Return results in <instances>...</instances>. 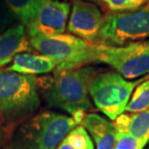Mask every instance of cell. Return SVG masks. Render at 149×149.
<instances>
[{
    "label": "cell",
    "instance_id": "6da1fadb",
    "mask_svg": "<svg viewBox=\"0 0 149 149\" xmlns=\"http://www.w3.org/2000/svg\"><path fill=\"white\" fill-rule=\"evenodd\" d=\"M98 73L92 66L55 69L52 76L37 79L39 93L52 108L66 111L77 124L94 109L89 85Z\"/></svg>",
    "mask_w": 149,
    "mask_h": 149
},
{
    "label": "cell",
    "instance_id": "7a4b0ae2",
    "mask_svg": "<svg viewBox=\"0 0 149 149\" xmlns=\"http://www.w3.org/2000/svg\"><path fill=\"white\" fill-rule=\"evenodd\" d=\"M77 125L69 115L54 111L41 112L22 122L4 149H56Z\"/></svg>",
    "mask_w": 149,
    "mask_h": 149
},
{
    "label": "cell",
    "instance_id": "3957f363",
    "mask_svg": "<svg viewBox=\"0 0 149 149\" xmlns=\"http://www.w3.org/2000/svg\"><path fill=\"white\" fill-rule=\"evenodd\" d=\"M37 77L0 70V113L8 122L27 118L40 108Z\"/></svg>",
    "mask_w": 149,
    "mask_h": 149
},
{
    "label": "cell",
    "instance_id": "277c9868",
    "mask_svg": "<svg viewBox=\"0 0 149 149\" xmlns=\"http://www.w3.org/2000/svg\"><path fill=\"white\" fill-rule=\"evenodd\" d=\"M32 49L54 59L56 69H74L97 63V44L82 40L73 34L28 38Z\"/></svg>",
    "mask_w": 149,
    "mask_h": 149
},
{
    "label": "cell",
    "instance_id": "5b68a950",
    "mask_svg": "<svg viewBox=\"0 0 149 149\" xmlns=\"http://www.w3.org/2000/svg\"><path fill=\"white\" fill-rule=\"evenodd\" d=\"M149 77V74L129 80L117 72L99 73L89 85V95L98 111L114 121L125 111L136 87Z\"/></svg>",
    "mask_w": 149,
    "mask_h": 149
},
{
    "label": "cell",
    "instance_id": "8992f818",
    "mask_svg": "<svg viewBox=\"0 0 149 149\" xmlns=\"http://www.w3.org/2000/svg\"><path fill=\"white\" fill-rule=\"evenodd\" d=\"M149 38V1L138 10L109 13L103 19L99 43L120 47Z\"/></svg>",
    "mask_w": 149,
    "mask_h": 149
},
{
    "label": "cell",
    "instance_id": "52a82bcc",
    "mask_svg": "<svg viewBox=\"0 0 149 149\" xmlns=\"http://www.w3.org/2000/svg\"><path fill=\"white\" fill-rule=\"evenodd\" d=\"M97 63H104L127 79L149 74V39L120 47L97 44Z\"/></svg>",
    "mask_w": 149,
    "mask_h": 149
},
{
    "label": "cell",
    "instance_id": "ba28073f",
    "mask_svg": "<svg viewBox=\"0 0 149 149\" xmlns=\"http://www.w3.org/2000/svg\"><path fill=\"white\" fill-rule=\"evenodd\" d=\"M70 10L69 2L45 0L34 22L26 28L28 38L63 34L67 27Z\"/></svg>",
    "mask_w": 149,
    "mask_h": 149
},
{
    "label": "cell",
    "instance_id": "9c48e42d",
    "mask_svg": "<svg viewBox=\"0 0 149 149\" xmlns=\"http://www.w3.org/2000/svg\"><path fill=\"white\" fill-rule=\"evenodd\" d=\"M103 19L104 16L98 6L83 0H74L67 30L82 40L98 44Z\"/></svg>",
    "mask_w": 149,
    "mask_h": 149
},
{
    "label": "cell",
    "instance_id": "30bf717a",
    "mask_svg": "<svg viewBox=\"0 0 149 149\" xmlns=\"http://www.w3.org/2000/svg\"><path fill=\"white\" fill-rule=\"evenodd\" d=\"M92 136L96 149H113L117 141V132L113 122L97 113H86L80 122Z\"/></svg>",
    "mask_w": 149,
    "mask_h": 149
},
{
    "label": "cell",
    "instance_id": "8fae6325",
    "mask_svg": "<svg viewBox=\"0 0 149 149\" xmlns=\"http://www.w3.org/2000/svg\"><path fill=\"white\" fill-rule=\"evenodd\" d=\"M30 49L24 25L19 24L5 30L0 34V68L13 61L17 54Z\"/></svg>",
    "mask_w": 149,
    "mask_h": 149
},
{
    "label": "cell",
    "instance_id": "7c38bea8",
    "mask_svg": "<svg viewBox=\"0 0 149 149\" xmlns=\"http://www.w3.org/2000/svg\"><path fill=\"white\" fill-rule=\"evenodd\" d=\"M57 68L54 59L45 54L22 52L17 54L12 61V65L7 68L8 71L23 74H45L53 72Z\"/></svg>",
    "mask_w": 149,
    "mask_h": 149
},
{
    "label": "cell",
    "instance_id": "4fadbf2b",
    "mask_svg": "<svg viewBox=\"0 0 149 149\" xmlns=\"http://www.w3.org/2000/svg\"><path fill=\"white\" fill-rule=\"evenodd\" d=\"M116 132L125 133L149 142V109L139 113H122L113 121Z\"/></svg>",
    "mask_w": 149,
    "mask_h": 149
},
{
    "label": "cell",
    "instance_id": "5bb4252c",
    "mask_svg": "<svg viewBox=\"0 0 149 149\" xmlns=\"http://www.w3.org/2000/svg\"><path fill=\"white\" fill-rule=\"evenodd\" d=\"M10 10L25 28L34 22L45 0H4Z\"/></svg>",
    "mask_w": 149,
    "mask_h": 149
},
{
    "label": "cell",
    "instance_id": "9a60e30c",
    "mask_svg": "<svg viewBox=\"0 0 149 149\" xmlns=\"http://www.w3.org/2000/svg\"><path fill=\"white\" fill-rule=\"evenodd\" d=\"M56 149H94V144L87 131L77 125L67 134Z\"/></svg>",
    "mask_w": 149,
    "mask_h": 149
},
{
    "label": "cell",
    "instance_id": "2e32d148",
    "mask_svg": "<svg viewBox=\"0 0 149 149\" xmlns=\"http://www.w3.org/2000/svg\"><path fill=\"white\" fill-rule=\"evenodd\" d=\"M147 109H149V77L136 87L125 111L139 113Z\"/></svg>",
    "mask_w": 149,
    "mask_h": 149
},
{
    "label": "cell",
    "instance_id": "e0dca14e",
    "mask_svg": "<svg viewBox=\"0 0 149 149\" xmlns=\"http://www.w3.org/2000/svg\"><path fill=\"white\" fill-rule=\"evenodd\" d=\"M113 13H124L138 10L149 0H101Z\"/></svg>",
    "mask_w": 149,
    "mask_h": 149
},
{
    "label": "cell",
    "instance_id": "ac0fdd59",
    "mask_svg": "<svg viewBox=\"0 0 149 149\" xmlns=\"http://www.w3.org/2000/svg\"><path fill=\"white\" fill-rule=\"evenodd\" d=\"M146 143L139 139L125 133L117 134V141L113 149H143Z\"/></svg>",
    "mask_w": 149,
    "mask_h": 149
},
{
    "label": "cell",
    "instance_id": "d6986e66",
    "mask_svg": "<svg viewBox=\"0 0 149 149\" xmlns=\"http://www.w3.org/2000/svg\"><path fill=\"white\" fill-rule=\"evenodd\" d=\"M5 26H6L5 19H4V17H3L2 13L0 12V34H1V32L3 31V29L5 28Z\"/></svg>",
    "mask_w": 149,
    "mask_h": 149
},
{
    "label": "cell",
    "instance_id": "ffe728a7",
    "mask_svg": "<svg viewBox=\"0 0 149 149\" xmlns=\"http://www.w3.org/2000/svg\"><path fill=\"white\" fill-rule=\"evenodd\" d=\"M3 139H4V133H3V128L1 125V119H0V147L2 145Z\"/></svg>",
    "mask_w": 149,
    "mask_h": 149
},
{
    "label": "cell",
    "instance_id": "44dd1931",
    "mask_svg": "<svg viewBox=\"0 0 149 149\" xmlns=\"http://www.w3.org/2000/svg\"><path fill=\"white\" fill-rule=\"evenodd\" d=\"M147 149H149V147H148V148H147Z\"/></svg>",
    "mask_w": 149,
    "mask_h": 149
}]
</instances>
